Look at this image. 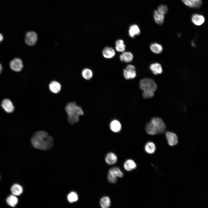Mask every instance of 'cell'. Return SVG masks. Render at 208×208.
Wrapping results in <instances>:
<instances>
[{
    "mask_svg": "<svg viewBox=\"0 0 208 208\" xmlns=\"http://www.w3.org/2000/svg\"><path fill=\"white\" fill-rule=\"evenodd\" d=\"M31 141L34 148L44 150L51 148L53 142L51 136L46 132L42 131L35 132L32 136Z\"/></svg>",
    "mask_w": 208,
    "mask_h": 208,
    "instance_id": "6da1fadb",
    "label": "cell"
},
{
    "mask_svg": "<svg viewBox=\"0 0 208 208\" xmlns=\"http://www.w3.org/2000/svg\"><path fill=\"white\" fill-rule=\"evenodd\" d=\"M166 129V125L162 119L155 117L152 118L150 122L147 124L145 130L148 134L154 135L164 133Z\"/></svg>",
    "mask_w": 208,
    "mask_h": 208,
    "instance_id": "7a4b0ae2",
    "label": "cell"
},
{
    "mask_svg": "<svg viewBox=\"0 0 208 208\" xmlns=\"http://www.w3.org/2000/svg\"><path fill=\"white\" fill-rule=\"evenodd\" d=\"M65 109L68 116V120L71 124H74L79 120V117L84 114L81 107L75 102L68 103L66 106Z\"/></svg>",
    "mask_w": 208,
    "mask_h": 208,
    "instance_id": "3957f363",
    "label": "cell"
},
{
    "mask_svg": "<svg viewBox=\"0 0 208 208\" xmlns=\"http://www.w3.org/2000/svg\"><path fill=\"white\" fill-rule=\"evenodd\" d=\"M139 87L142 90H150L155 92L157 89V86L155 81L150 78H145L141 79L140 82Z\"/></svg>",
    "mask_w": 208,
    "mask_h": 208,
    "instance_id": "277c9868",
    "label": "cell"
},
{
    "mask_svg": "<svg viewBox=\"0 0 208 208\" xmlns=\"http://www.w3.org/2000/svg\"><path fill=\"white\" fill-rule=\"evenodd\" d=\"M123 72L125 78L127 80L134 79L136 76L135 67L132 65H127Z\"/></svg>",
    "mask_w": 208,
    "mask_h": 208,
    "instance_id": "5b68a950",
    "label": "cell"
},
{
    "mask_svg": "<svg viewBox=\"0 0 208 208\" xmlns=\"http://www.w3.org/2000/svg\"><path fill=\"white\" fill-rule=\"evenodd\" d=\"M10 64L11 69L16 72L21 71L23 67V62L18 58H15L12 60Z\"/></svg>",
    "mask_w": 208,
    "mask_h": 208,
    "instance_id": "8992f818",
    "label": "cell"
},
{
    "mask_svg": "<svg viewBox=\"0 0 208 208\" xmlns=\"http://www.w3.org/2000/svg\"><path fill=\"white\" fill-rule=\"evenodd\" d=\"M38 40V36L36 33L34 31H29L27 32L25 36V42L29 46L34 45Z\"/></svg>",
    "mask_w": 208,
    "mask_h": 208,
    "instance_id": "52a82bcc",
    "label": "cell"
},
{
    "mask_svg": "<svg viewBox=\"0 0 208 208\" xmlns=\"http://www.w3.org/2000/svg\"><path fill=\"white\" fill-rule=\"evenodd\" d=\"M1 106L7 113H11L14 112V107L12 102L8 99H5L2 101Z\"/></svg>",
    "mask_w": 208,
    "mask_h": 208,
    "instance_id": "ba28073f",
    "label": "cell"
},
{
    "mask_svg": "<svg viewBox=\"0 0 208 208\" xmlns=\"http://www.w3.org/2000/svg\"><path fill=\"white\" fill-rule=\"evenodd\" d=\"M165 136L169 145L170 146H174L178 143V138L175 133L170 131L166 132Z\"/></svg>",
    "mask_w": 208,
    "mask_h": 208,
    "instance_id": "9c48e42d",
    "label": "cell"
},
{
    "mask_svg": "<svg viewBox=\"0 0 208 208\" xmlns=\"http://www.w3.org/2000/svg\"><path fill=\"white\" fill-rule=\"evenodd\" d=\"M186 5L192 8H198L202 4V0H181Z\"/></svg>",
    "mask_w": 208,
    "mask_h": 208,
    "instance_id": "30bf717a",
    "label": "cell"
},
{
    "mask_svg": "<svg viewBox=\"0 0 208 208\" xmlns=\"http://www.w3.org/2000/svg\"><path fill=\"white\" fill-rule=\"evenodd\" d=\"M192 21L193 23L196 25L199 26L203 24L205 22L204 17L198 14H194L192 17Z\"/></svg>",
    "mask_w": 208,
    "mask_h": 208,
    "instance_id": "8fae6325",
    "label": "cell"
},
{
    "mask_svg": "<svg viewBox=\"0 0 208 208\" xmlns=\"http://www.w3.org/2000/svg\"><path fill=\"white\" fill-rule=\"evenodd\" d=\"M102 54L105 58L110 59L114 57L116 54V53L115 50L112 48L107 47L103 49Z\"/></svg>",
    "mask_w": 208,
    "mask_h": 208,
    "instance_id": "7c38bea8",
    "label": "cell"
},
{
    "mask_svg": "<svg viewBox=\"0 0 208 208\" xmlns=\"http://www.w3.org/2000/svg\"><path fill=\"white\" fill-rule=\"evenodd\" d=\"M105 160L106 162L108 165H112L116 163L117 161V157L114 153L110 152L106 155Z\"/></svg>",
    "mask_w": 208,
    "mask_h": 208,
    "instance_id": "4fadbf2b",
    "label": "cell"
},
{
    "mask_svg": "<svg viewBox=\"0 0 208 208\" xmlns=\"http://www.w3.org/2000/svg\"><path fill=\"white\" fill-rule=\"evenodd\" d=\"M154 18L155 21L157 24L161 25L164 22V14L160 12L157 10L154 11Z\"/></svg>",
    "mask_w": 208,
    "mask_h": 208,
    "instance_id": "5bb4252c",
    "label": "cell"
},
{
    "mask_svg": "<svg viewBox=\"0 0 208 208\" xmlns=\"http://www.w3.org/2000/svg\"><path fill=\"white\" fill-rule=\"evenodd\" d=\"M133 57V54L129 52H123L120 56V60L126 63L132 61Z\"/></svg>",
    "mask_w": 208,
    "mask_h": 208,
    "instance_id": "9a60e30c",
    "label": "cell"
},
{
    "mask_svg": "<svg viewBox=\"0 0 208 208\" xmlns=\"http://www.w3.org/2000/svg\"><path fill=\"white\" fill-rule=\"evenodd\" d=\"M136 164L135 162L131 159L127 160L124 164V168L127 171H131L136 168Z\"/></svg>",
    "mask_w": 208,
    "mask_h": 208,
    "instance_id": "2e32d148",
    "label": "cell"
},
{
    "mask_svg": "<svg viewBox=\"0 0 208 208\" xmlns=\"http://www.w3.org/2000/svg\"><path fill=\"white\" fill-rule=\"evenodd\" d=\"M151 70L155 75L161 74L162 72V69L161 65L158 63L152 64L150 66Z\"/></svg>",
    "mask_w": 208,
    "mask_h": 208,
    "instance_id": "e0dca14e",
    "label": "cell"
},
{
    "mask_svg": "<svg viewBox=\"0 0 208 208\" xmlns=\"http://www.w3.org/2000/svg\"><path fill=\"white\" fill-rule=\"evenodd\" d=\"M109 173L112 176L116 177L122 178L123 176V173L120 169L117 167H113L109 171Z\"/></svg>",
    "mask_w": 208,
    "mask_h": 208,
    "instance_id": "ac0fdd59",
    "label": "cell"
},
{
    "mask_svg": "<svg viewBox=\"0 0 208 208\" xmlns=\"http://www.w3.org/2000/svg\"><path fill=\"white\" fill-rule=\"evenodd\" d=\"M49 88L50 90L53 93L57 94L60 92L61 89V86L58 82L53 81L49 85Z\"/></svg>",
    "mask_w": 208,
    "mask_h": 208,
    "instance_id": "d6986e66",
    "label": "cell"
},
{
    "mask_svg": "<svg viewBox=\"0 0 208 208\" xmlns=\"http://www.w3.org/2000/svg\"><path fill=\"white\" fill-rule=\"evenodd\" d=\"M110 127L112 131L118 132L120 130L121 126L119 121L117 120H114L110 123Z\"/></svg>",
    "mask_w": 208,
    "mask_h": 208,
    "instance_id": "ffe728a7",
    "label": "cell"
},
{
    "mask_svg": "<svg viewBox=\"0 0 208 208\" xmlns=\"http://www.w3.org/2000/svg\"><path fill=\"white\" fill-rule=\"evenodd\" d=\"M140 33V29L137 25H133L130 27L129 33L130 37L133 38L135 35H139Z\"/></svg>",
    "mask_w": 208,
    "mask_h": 208,
    "instance_id": "44dd1931",
    "label": "cell"
},
{
    "mask_svg": "<svg viewBox=\"0 0 208 208\" xmlns=\"http://www.w3.org/2000/svg\"><path fill=\"white\" fill-rule=\"evenodd\" d=\"M11 192L13 195L19 196L23 192V188L20 185L15 184L12 187L11 189Z\"/></svg>",
    "mask_w": 208,
    "mask_h": 208,
    "instance_id": "7402d4cb",
    "label": "cell"
},
{
    "mask_svg": "<svg viewBox=\"0 0 208 208\" xmlns=\"http://www.w3.org/2000/svg\"><path fill=\"white\" fill-rule=\"evenodd\" d=\"M156 148L154 143L152 142H149L146 144L144 149L147 153L149 154H152L155 152Z\"/></svg>",
    "mask_w": 208,
    "mask_h": 208,
    "instance_id": "603a6c76",
    "label": "cell"
},
{
    "mask_svg": "<svg viewBox=\"0 0 208 208\" xmlns=\"http://www.w3.org/2000/svg\"><path fill=\"white\" fill-rule=\"evenodd\" d=\"M18 198L14 195H11L6 199L7 204L10 206L14 207L18 203Z\"/></svg>",
    "mask_w": 208,
    "mask_h": 208,
    "instance_id": "cb8c5ba5",
    "label": "cell"
},
{
    "mask_svg": "<svg viewBox=\"0 0 208 208\" xmlns=\"http://www.w3.org/2000/svg\"><path fill=\"white\" fill-rule=\"evenodd\" d=\"M100 204L103 208L109 207L111 205V201L109 198L107 196L102 197L100 199Z\"/></svg>",
    "mask_w": 208,
    "mask_h": 208,
    "instance_id": "d4e9b609",
    "label": "cell"
},
{
    "mask_svg": "<svg viewBox=\"0 0 208 208\" xmlns=\"http://www.w3.org/2000/svg\"><path fill=\"white\" fill-rule=\"evenodd\" d=\"M115 49L119 52H123L125 49V45L123 41L121 39L117 40L115 42Z\"/></svg>",
    "mask_w": 208,
    "mask_h": 208,
    "instance_id": "484cf974",
    "label": "cell"
},
{
    "mask_svg": "<svg viewBox=\"0 0 208 208\" xmlns=\"http://www.w3.org/2000/svg\"><path fill=\"white\" fill-rule=\"evenodd\" d=\"M150 49L151 51L154 53H159L162 51L163 48L162 46L160 44L154 43L151 44Z\"/></svg>",
    "mask_w": 208,
    "mask_h": 208,
    "instance_id": "4316f807",
    "label": "cell"
},
{
    "mask_svg": "<svg viewBox=\"0 0 208 208\" xmlns=\"http://www.w3.org/2000/svg\"><path fill=\"white\" fill-rule=\"evenodd\" d=\"M82 74L83 77L87 80L90 79L93 76L92 71L88 68L84 69L82 72Z\"/></svg>",
    "mask_w": 208,
    "mask_h": 208,
    "instance_id": "83f0119b",
    "label": "cell"
},
{
    "mask_svg": "<svg viewBox=\"0 0 208 208\" xmlns=\"http://www.w3.org/2000/svg\"><path fill=\"white\" fill-rule=\"evenodd\" d=\"M154 92L150 90H143L142 95L145 99L151 98L153 97L154 95Z\"/></svg>",
    "mask_w": 208,
    "mask_h": 208,
    "instance_id": "f1b7e54d",
    "label": "cell"
},
{
    "mask_svg": "<svg viewBox=\"0 0 208 208\" xmlns=\"http://www.w3.org/2000/svg\"><path fill=\"white\" fill-rule=\"evenodd\" d=\"M67 198L70 202L73 203L77 201L78 199V197L77 194L75 193L72 192L68 195Z\"/></svg>",
    "mask_w": 208,
    "mask_h": 208,
    "instance_id": "f546056e",
    "label": "cell"
},
{
    "mask_svg": "<svg viewBox=\"0 0 208 208\" xmlns=\"http://www.w3.org/2000/svg\"><path fill=\"white\" fill-rule=\"evenodd\" d=\"M157 10L163 14H165L168 12V8L165 5H161L158 7Z\"/></svg>",
    "mask_w": 208,
    "mask_h": 208,
    "instance_id": "4dcf8cb0",
    "label": "cell"
},
{
    "mask_svg": "<svg viewBox=\"0 0 208 208\" xmlns=\"http://www.w3.org/2000/svg\"><path fill=\"white\" fill-rule=\"evenodd\" d=\"M107 178L109 181L112 183H115L117 181V178L108 173Z\"/></svg>",
    "mask_w": 208,
    "mask_h": 208,
    "instance_id": "1f68e13d",
    "label": "cell"
},
{
    "mask_svg": "<svg viewBox=\"0 0 208 208\" xmlns=\"http://www.w3.org/2000/svg\"><path fill=\"white\" fill-rule=\"evenodd\" d=\"M3 39V37L2 35L0 33V43Z\"/></svg>",
    "mask_w": 208,
    "mask_h": 208,
    "instance_id": "d6a6232c",
    "label": "cell"
},
{
    "mask_svg": "<svg viewBox=\"0 0 208 208\" xmlns=\"http://www.w3.org/2000/svg\"><path fill=\"white\" fill-rule=\"evenodd\" d=\"M2 70V67L0 63V74L1 73Z\"/></svg>",
    "mask_w": 208,
    "mask_h": 208,
    "instance_id": "836d02e7",
    "label": "cell"
}]
</instances>
